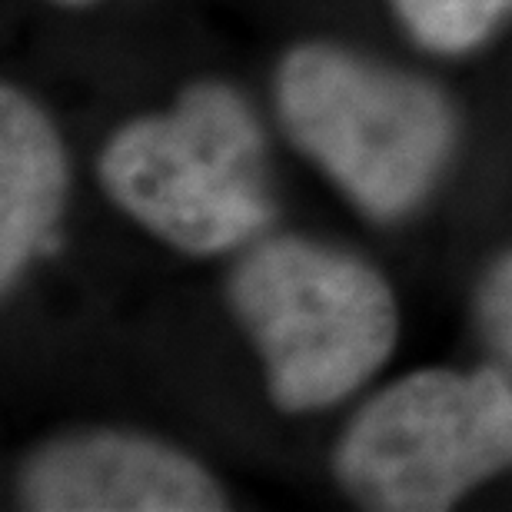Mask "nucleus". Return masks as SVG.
Wrapping results in <instances>:
<instances>
[{
    "instance_id": "8",
    "label": "nucleus",
    "mask_w": 512,
    "mask_h": 512,
    "mask_svg": "<svg viewBox=\"0 0 512 512\" xmlns=\"http://www.w3.org/2000/svg\"><path fill=\"white\" fill-rule=\"evenodd\" d=\"M479 323L493 350L512 366V253L499 260L479 290Z\"/></svg>"
},
{
    "instance_id": "9",
    "label": "nucleus",
    "mask_w": 512,
    "mask_h": 512,
    "mask_svg": "<svg viewBox=\"0 0 512 512\" xmlns=\"http://www.w3.org/2000/svg\"><path fill=\"white\" fill-rule=\"evenodd\" d=\"M54 4H60V7H87V4H94V0H54Z\"/></svg>"
},
{
    "instance_id": "5",
    "label": "nucleus",
    "mask_w": 512,
    "mask_h": 512,
    "mask_svg": "<svg viewBox=\"0 0 512 512\" xmlns=\"http://www.w3.org/2000/svg\"><path fill=\"white\" fill-rule=\"evenodd\" d=\"M17 493L34 512L227 509L223 489L197 459L130 433H80L37 449L20 469Z\"/></svg>"
},
{
    "instance_id": "7",
    "label": "nucleus",
    "mask_w": 512,
    "mask_h": 512,
    "mask_svg": "<svg viewBox=\"0 0 512 512\" xmlns=\"http://www.w3.org/2000/svg\"><path fill=\"white\" fill-rule=\"evenodd\" d=\"M416 44L436 54H463L493 34L512 0H393Z\"/></svg>"
},
{
    "instance_id": "1",
    "label": "nucleus",
    "mask_w": 512,
    "mask_h": 512,
    "mask_svg": "<svg viewBox=\"0 0 512 512\" xmlns=\"http://www.w3.org/2000/svg\"><path fill=\"white\" fill-rule=\"evenodd\" d=\"M100 183L140 227L193 256L237 250L273 223L260 124L217 80L187 87L170 114L120 127L100 153Z\"/></svg>"
},
{
    "instance_id": "3",
    "label": "nucleus",
    "mask_w": 512,
    "mask_h": 512,
    "mask_svg": "<svg viewBox=\"0 0 512 512\" xmlns=\"http://www.w3.org/2000/svg\"><path fill=\"white\" fill-rule=\"evenodd\" d=\"M227 296L283 413L340 403L396 346L399 313L383 276L300 237L256 243L233 266Z\"/></svg>"
},
{
    "instance_id": "2",
    "label": "nucleus",
    "mask_w": 512,
    "mask_h": 512,
    "mask_svg": "<svg viewBox=\"0 0 512 512\" xmlns=\"http://www.w3.org/2000/svg\"><path fill=\"white\" fill-rule=\"evenodd\" d=\"M276 110L296 150L373 220L419 207L456 140L453 107L433 84L326 44L283 57Z\"/></svg>"
},
{
    "instance_id": "6",
    "label": "nucleus",
    "mask_w": 512,
    "mask_h": 512,
    "mask_svg": "<svg viewBox=\"0 0 512 512\" xmlns=\"http://www.w3.org/2000/svg\"><path fill=\"white\" fill-rule=\"evenodd\" d=\"M67 197V157L54 124L27 94L0 90V286L10 290L50 250Z\"/></svg>"
},
{
    "instance_id": "4",
    "label": "nucleus",
    "mask_w": 512,
    "mask_h": 512,
    "mask_svg": "<svg viewBox=\"0 0 512 512\" xmlns=\"http://www.w3.org/2000/svg\"><path fill=\"white\" fill-rule=\"evenodd\" d=\"M512 466V386L499 370H423L373 396L336 446L356 503L436 512Z\"/></svg>"
}]
</instances>
